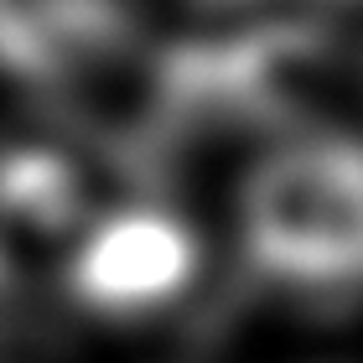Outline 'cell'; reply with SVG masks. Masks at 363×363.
Wrapping results in <instances>:
<instances>
[{"label": "cell", "instance_id": "cell-1", "mask_svg": "<svg viewBox=\"0 0 363 363\" xmlns=\"http://www.w3.org/2000/svg\"><path fill=\"white\" fill-rule=\"evenodd\" d=\"M239 259L301 306L363 301V135L291 130L239 182Z\"/></svg>", "mask_w": 363, "mask_h": 363}, {"label": "cell", "instance_id": "cell-2", "mask_svg": "<svg viewBox=\"0 0 363 363\" xmlns=\"http://www.w3.org/2000/svg\"><path fill=\"white\" fill-rule=\"evenodd\" d=\"M203 244L167 208H120L99 218L68 259V291L99 317H140L187 296Z\"/></svg>", "mask_w": 363, "mask_h": 363}, {"label": "cell", "instance_id": "cell-3", "mask_svg": "<svg viewBox=\"0 0 363 363\" xmlns=\"http://www.w3.org/2000/svg\"><path fill=\"white\" fill-rule=\"evenodd\" d=\"M130 42L125 0H0V73L26 89H73Z\"/></svg>", "mask_w": 363, "mask_h": 363}, {"label": "cell", "instance_id": "cell-4", "mask_svg": "<svg viewBox=\"0 0 363 363\" xmlns=\"http://www.w3.org/2000/svg\"><path fill=\"white\" fill-rule=\"evenodd\" d=\"M0 213L31 228H62L78 213V177L62 156L16 145L0 156Z\"/></svg>", "mask_w": 363, "mask_h": 363}, {"label": "cell", "instance_id": "cell-5", "mask_svg": "<svg viewBox=\"0 0 363 363\" xmlns=\"http://www.w3.org/2000/svg\"><path fill=\"white\" fill-rule=\"evenodd\" d=\"M11 286V265H6V255H0V291Z\"/></svg>", "mask_w": 363, "mask_h": 363}]
</instances>
